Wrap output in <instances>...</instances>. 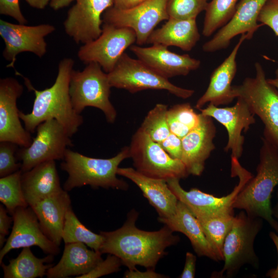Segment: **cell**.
<instances>
[{
    "mask_svg": "<svg viewBox=\"0 0 278 278\" xmlns=\"http://www.w3.org/2000/svg\"><path fill=\"white\" fill-rule=\"evenodd\" d=\"M267 0H240L230 21L213 37L204 43L202 49L213 53L226 48L235 36L246 34L251 39L255 32L263 25L258 24L259 14Z\"/></svg>",
    "mask_w": 278,
    "mask_h": 278,
    "instance_id": "cell-19",
    "label": "cell"
},
{
    "mask_svg": "<svg viewBox=\"0 0 278 278\" xmlns=\"http://www.w3.org/2000/svg\"></svg>",
    "mask_w": 278,
    "mask_h": 278,
    "instance_id": "cell-51",
    "label": "cell"
},
{
    "mask_svg": "<svg viewBox=\"0 0 278 278\" xmlns=\"http://www.w3.org/2000/svg\"><path fill=\"white\" fill-rule=\"evenodd\" d=\"M268 82L278 90V77L267 79Z\"/></svg>",
    "mask_w": 278,
    "mask_h": 278,
    "instance_id": "cell-50",
    "label": "cell"
},
{
    "mask_svg": "<svg viewBox=\"0 0 278 278\" xmlns=\"http://www.w3.org/2000/svg\"><path fill=\"white\" fill-rule=\"evenodd\" d=\"M55 30L54 26L42 24L36 26L13 24L0 20V36L5 47L3 56L10 63L7 67L14 68L16 56L30 52L41 58L47 51L45 38Z\"/></svg>",
    "mask_w": 278,
    "mask_h": 278,
    "instance_id": "cell-14",
    "label": "cell"
},
{
    "mask_svg": "<svg viewBox=\"0 0 278 278\" xmlns=\"http://www.w3.org/2000/svg\"><path fill=\"white\" fill-rule=\"evenodd\" d=\"M277 201L274 207L272 208L273 215L278 222V189L276 194Z\"/></svg>",
    "mask_w": 278,
    "mask_h": 278,
    "instance_id": "cell-49",
    "label": "cell"
},
{
    "mask_svg": "<svg viewBox=\"0 0 278 278\" xmlns=\"http://www.w3.org/2000/svg\"><path fill=\"white\" fill-rule=\"evenodd\" d=\"M234 217V214L197 217L218 260L224 259L223 246L232 227Z\"/></svg>",
    "mask_w": 278,
    "mask_h": 278,
    "instance_id": "cell-30",
    "label": "cell"
},
{
    "mask_svg": "<svg viewBox=\"0 0 278 278\" xmlns=\"http://www.w3.org/2000/svg\"><path fill=\"white\" fill-rule=\"evenodd\" d=\"M62 238L65 244L83 243L97 251H99L103 241L101 234L92 232L79 221L72 207L66 214Z\"/></svg>",
    "mask_w": 278,
    "mask_h": 278,
    "instance_id": "cell-31",
    "label": "cell"
},
{
    "mask_svg": "<svg viewBox=\"0 0 278 278\" xmlns=\"http://www.w3.org/2000/svg\"><path fill=\"white\" fill-rule=\"evenodd\" d=\"M197 114L189 103L176 105L168 109L167 121L170 132L182 138L200 123Z\"/></svg>",
    "mask_w": 278,
    "mask_h": 278,
    "instance_id": "cell-33",
    "label": "cell"
},
{
    "mask_svg": "<svg viewBox=\"0 0 278 278\" xmlns=\"http://www.w3.org/2000/svg\"><path fill=\"white\" fill-rule=\"evenodd\" d=\"M74 61L70 58L61 60L58 65L57 78L51 86L38 90L26 77L16 71L24 79L26 86L33 92L35 97L30 113L19 112L24 127L30 133L34 132L41 123L55 119L60 123L72 137L83 124V117L74 109L70 95V83Z\"/></svg>",
    "mask_w": 278,
    "mask_h": 278,
    "instance_id": "cell-2",
    "label": "cell"
},
{
    "mask_svg": "<svg viewBox=\"0 0 278 278\" xmlns=\"http://www.w3.org/2000/svg\"><path fill=\"white\" fill-rule=\"evenodd\" d=\"M122 265L120 259L116 256L109 254L105 259L100 261L89 273L77 278H97L118 272Z\"/></svg>",
    "mask_w": 278,
    "mask_h": 278,
    "instance_id": "cell-39",
    "label": "cell"
},
{
    "mask_svg": "<svg viewBox=\"0 0 278 278\" xmlns=\"http://www.w3.org/2000/svg\"><path fill=\"white\" fill-rule=\"evenodd\" d=\"M22 173L20 170L0 179V201L11 216L18 208L29 206L22 190Z\"/></svg>",
    "mask_w": 278,
    "mask_h": 278,
    "instance_id": "cell-34",
    "label": "cell"
},
{
    "mask_svg": "<svg viewBox=\"0 0 278 278\" xmlns=\"http://www.w3.org/2000/svg\"><path fill=\"white\" fill-rule=\"evenodd\" d=\"M262 141L256 175L239 193L233 207L265 220L278 234V222L271 205L272 192L278 185V149L263 136Z\"/></svg>",
    "mask_w": 278,
    "mask_h": 278,
    "instance_id": "cell-3",
    "label": "cell"
},
{
    "mask_svg": "<svg viewBox=\"0 0 278 278\" xmlns=\"http://www.w3.org/2000/svg\"><path fill=\"white\" fill-rule=\"evenodd\" d=\"M200 38L196 19L182 20L169 18L161 27L154 29L147 43L175 46L184 51H190Z\"/></svg>",
    "mask_w": 278,
    "mask_h": 278,
    "instance_id": "cell-28",
    "label": "cell"
},
{
    "mask_svg": "<svg viewBox=\"0 0 278 278\" xmlns=\"http://www.w3.org/2000/svg\"><path fill=\"white\" fill-rule=\"evenodd\" d=\"M231 166L232 175L238 177L239 182L225 196L217 197L197 188L186 191L180 185L179 179H169L167 183L178 200L184 203L196 217L234 214L233 204L237 196L253 176L236 158L231 157Z\"/></svg>",
    "mask_w": 278,
    "mask_h": 278,
    "instance_id": "cell-10",
    "label": "cell"
},
{
    "mask_svg": "<svg viewBox=\"0 0 278 278\" xmlns=\"http://www.w3.org/2000/svg\"><path fill=\"white\" fill-rule=\"evenodd\" d=\"M108 75L111 87L131 93L146 90H165L182 99L188 98L194 93L193 90L173 84L141 60L134 59L126 53Z\"/></svg>",
    "mask_w": 278,
    "mask_h": 278,
    "instance_id": "cell-8",
    "label": "cell"
},
{
    "mask_svg": "<svg viewBox=\"0 0 278 278\" xmlns=\"http://www.w3.org/2000/svg\"><path fill=\"white\" fill-rule=\"evenodd\" d=\"M158 220L173 232H179L185 235L198 256L218 261L199 221L184 203L179 201L173 215L168 218L159 217Z\"/></svg>",
    "mask_w": 278,
    "mask_h": 278,
    "instance_id": "cell-27",
    "label": "cell"
},
{
    "mask_svg": "<svg viewBox=\"0 0 278 278\" xmlns=\"http://www.w3.org/2000/svg\"><path fill=\"white\" fill-rule=\"evenodd\" d=\"M108 73L95 62L88 64L82 71L72 72L70 95L74 110L78 114L88 107L103 113L109 123H114L117 112L110 100L111 88Z\"/></svg>",
    "mask_w": 278,
    "mask_h": 278,
    "instance_id": "cell-6",
    "label": "cell"
},
{
    "mask_svg": "<svg viewBox=\"0 0 278 278\" xmlns=\"http://www.w3.org/2000/svg\"><path fill=\"white\" fill-rule=\"evenodd\" d=\"M269 236L276 248L278 257V234L274 232H270ZM267 276L271 278H278V259L276 267L270 270L267 272Z\"/></svg>",
    "mask_w": 278,
    "mask_h": 278,
    "instance_id": "cell-46",
    "label": "cell"
},
{
    "mask_svg": "<svg viewBox=\"0 0 278 278\" xmlns=\"http://www.w3.org/2000/svg\"><path fill=\"white\" fill-rule=\"evenodd\" d=\"M146 0H113V7L119 9H130Z\"/></svg>",
    "mask_w": 278,
    "mask_h": 278,
    "instance_id": "cell-45",
    "label": "cell"
},
{
    "mask_svg": "<svg viewBox=\"0 0 278 278\" xmlns=\"http://www.w3.org/2000/svg\"><path fill=\"white\" fill-rule=\"evenodd\" d=\"M117 173L130 180L140 188L159 218H168L175 214L179 200L166 181L147 177L131 167H119Z\"/></svg>",
    "mask_w": 278,
    "mask_h": 278,
    "instance_id": "cell-23",
    "label": "cell"
},
{
    "mask_svg": "<svg viewBox=\"0 0 278 278\" xmlns=\"http://www.w3.org/2000/svg\"><path fill=\"white\" fill-rule=\"evenodd\" d=\"M208 0H168L167 11L169 18L196 19L205 10Z\"/></svg>",
    "mask_w": 278,
    "mask_h": 278,
    "instance_id": "cell-36",
    "label": "cell"
},
{
    "mask_svg": "<svg viewBox=\"0 0 278 278\" xmlns=\"http://www.w3.org/2000/svg\"><path fill=\"white\" fill-rule=\"evenodd\" d=\"M113 4V0H76L63 23L66 33L77 44L97 39L102 32L101 16Z\"/></svg>",
    "mask_w": 278,
    "mask_h": 278,
    "instance_id": "cell-16",
    "label": "cell"
},
{
    "mask_svg": "<svg viewBox=\"0 0 278 278\" xmlns=\"http://www.w3.org/2000/svg\"><path fill=\"white\" fill-rule=\"evenodd\" d=\"M216 132L213 118L201 114L199 125L182 138L181 160L189 175L199 176L202 173L206 161L215 148Z\"/></svg>",
    "mask_w": 278,
    "mask_h": 278,
    "instance_id": "cell-20",
    "label": "cell"
},
{
    "mask_svg": "<svg viewBox=\"0 0 278 278\" xmlns=\"http://www.w3.org/2000/svg\"><path fill=\"white\" fill-rule=\"evenodd\" d=\"M36 131V136L30 146L19 148L16 153L22 172L44 162L63 160L67 147L73 145L65 128L55 119L41 123Z\"/></svg>",
    "mask_w": 278,
    "mask_h": 278,
    "instance_id": "cell-11",
    "label": "cell"
},
{
    "mask_svg": "<svg viewBox=\"0 0 278 278\" xmlns=\"http://www.w3.org/2000/svg\"><path fill=\"white\" fill-rule=\"evenodd\" d=\"M167 47L155 44L149 47L132 45L130 49L137 59L167 79L186 76L199 67L200 60L192 58L188 54L173 53Z\"/></svg>",
    "mask_w": 278,
    "mask_h": 278,
    "instance_id": "cell-21",
    "label": "cell"
},
{
    "mask_svg": "<svg viewBox=\"0 0 278 278\" xmlns=\"http://www.w3.org/2000/svg\"><path fill=\"white\" fill-rule=\"evenodd\" d=\"M25 1L33 8L43 9L50 3V0H25Z\"/></svg>",
    "mask_w": 278,
    "mask_h": 278,
    "instance_id": "cell-48",
    "label": "cell"
},
{
    "mask_svg": "<svg viewBox=\"0 0 278 278\" xmlns=\"http://www.w3.org/2000/svg\"><path fill=\"white\" fill-rule=\"evenodd\" d=\"M0 13L12 17L19 24L27 23L21 12L19 0H0Z\"/></svg>",
    "mask_w": 278,
    "mask_h": 278,
    "instance_id": "cell-40",
    "label": "cell"
},
{
    "mask_svg": "<svg viewBox=\"0 0 278 278\" xmlns=\"http://www.w3.org/2000/svg\"><path fill=\"white\" fill-rule=\"evenodd\" d=\"M23 85L14 78L0 80V142H10L28 147L33 138L20 121L16 101L23 94Z\"/></svg>",
    "mask_w": 278,
    "mask_h": 278,
    "instance_id": "cell-17",
    "label": "cell"
},
{
    "mask_svg": "<svg viewBox=\"0 0 278 278\" xmlns=\"http://www.w3.org/2000/svg\"><path fill=\"white\" fill-rule=\"evenodd\" d=\"M246 39V34H241L230 55L214 70L206 90L196 103V109L200 110L206 103L216 106L228 105L235 98L232 82L237 72L236 59L241 45Z\"/></svg>",
    "mask_w": 278,
    "mask_h": 278,
    "instance_id": "cell-22",
    "label": "cell"
},
{
    "mask_svg": "<svg viewBox=\"0 0 278 278\" xmlns=\"http://www.w3.org/2000/svg\"><path fill=\"white\" fill-rule=\"evenodd\" d=\"M68 192L64 189L48 197L31 207L45 235L60 246L66 214L72 207Z\"/></svg>",
    "mask_w": 278,
    "mask_h": 278,
    "instance_id": "cell-26",
    "label": "cell"
},
{
    "mask_svg": "<svg viewBox=\"0 0 278 278\" xmlns=\"http://www.w3.org/2000/svg\"><path fill=\"white\" fill-rule=\"evenodd\" d=\"M54 260V255H48L44 258H38L30 247L23 248L15 258L9 260L7 265L1 264L4 278H36L46 275L48 269L53 266L49 263Z\"/></svg>",
    "mask_w": 278,
    "mask_h": 278,
    "instance_id": "cell-29",
    "label": "cell"
},
{
    "mask_svg": "<svg viewBox=\"0 0 278 278\" xmlns=\"http://www.w3.org/2000/svg\"><path fill=\"white\" fill-rule=\"evenodd\" d=\"M136 42V34L132 29L103 23L100 35L81 46L78 57L85 63L99 64L106 73H109L126 49Z\"/></svg>",
    "mask_w": 278,
    "mask_h": 278,
    "instance_id": "cell-12",
    "label": "cell"
},
{
    "mask_svg": "<svg viewBox=\"0 0 278 278\" xmlns=\"http://www.w3.org/2000/svg\"><path fill=\"white\" fill-rule=\"evenodd\" d=\"M155 269H147L145 271H140L137 269L127 270L124 277L126 278H163L166 277L164 275L158 273L154 271Z\"/></svg>",
    "mask_w": 278,
    "mask_h": 278,
    "instance_id": "cell-44",
    "label": "cell"
},
{
    "mask_svg": "<svg viewBox=\"0 0 278 278\" xmlns=\"http://www.w3.org/2000/svg\"><path fill=\"white\" fill-rule=\"evenodd\" d=\"M129 151L135 169L147 177L167 181L189 175L181 160L171 157L140 128L132 136Z\"/></svg>",
    "mask_w": 278,
    "mask_h": 278,
    "instance_id": "cell-9",
    "label": "cell"
},
{
    "mask_svg": "<svg viewBox=\"0 0 278 278\" xmlns=\"http://www.w3.org/2000/svg\"><path fill=\"white\" fill-rule=\"evenodd\" d=\"M168 106L157 104L145 117L140 127L153 141L159 143L171 133L167 121Z\"/></svg>",
    "mask_w": 278,
    "mask_h": 278,
    "instance_id": "cell-35",
    "label": "cell"
},
{
    "mask_svg": "<svg viewBox=\"0 0 278 278\" xmlns=\"http://www.w3.org/2000/svg\"><path fill=\"white\" fill-rule=\"evenodd\" d=\"M196 256L187 252L186 254L185 265L179 277L194 278L195 275Z\"/></svg>",
    "mask_w": 278,
    "mask_h": 278,
    "instance_id": "cell-43",
    "label": "cell"
},
{
    "mask_svg": "<svg viewBox=\"0 0 278 278\" xmlns=\"http://www.w3.org/2000/svg\"><path fill=\"white\" fill-rule=\"evenodd\" d=\"M262 225L263 219L248 215L244 211L235 216L223 246V268L214 276L231 277L246 264L258 267V258L254 249V242Z\"/></svg>",
    "mask_w": 278,
    "mask_h": 278,
    "instance_id": "cell-7",
    "label": "cell"
},
{
    "mask_svg": "<svg viewBox=\"0 0 278 278\" xmlns=\"http://www.w3.org/2000/svg\"><path fill=\"white\" fill-rule=\"evenodd\" d=\"M130 157L128 146L109 159L91 158L67 148L60 164L61 169L68 174L63 188L68 192L76 187L90 185L94 188L127 190L128 184L116 175L120 163Z\"/></svg>",
    "mask_w": 278,
    "mask_h": 278,
    "instance_id": "cell-4",
    "label": "cell"
},
{
    "mask_svg": "<svg viewBox=\"0 0 278 278\" xmlns=\"http://www.w3.org/2000/svg\"><path fill=\"white\" fill-rule=\"evenodd\" d=\"M258 22L268 26L278 36V0H267L259 14ZM275 75L278 77V67Z\"/></svg>",
    "mask_w": 278,
    "mask_h": 278,
    "instance_id": "cell-38",
    "label": "cell"
},
{
    "mask_svg": "<svg viewBox=\"0 0 278 278\" xmlns=\"http://www.w3.org/2000/svg\"><path fill=\"white\" fill-rule=\"evenodd\" d=\"M12 216V231L0 251V264L6 254L15 249L37 246L48 255L58 254L59 246L45 235L36 213L30 206L18 208Z\"/></svg>",
    "mask_w": 278,
    "mask_h": 278,
    "instance_id": "cell-15",
    "label": "cell"
},
{
    "mask_svg": "<svg viewBox=\"0 0 278 278\" xmlns=\"http://www.w3.org/2000/svg\"><path fill=\"white\" fill-rule=\"evenodd\" d=\"M239 0H212L205 9L202 29L204 37L211 36L225 25L234 14Z\"/></svg>",
    "mask_w": 278,
    "mask_h": 278,
    "instance_id": "cell-32",
    "label": "cell"
},
{
    "mask_svg": "<svg viewBox=\"0 0 278 278\" xmlns=\"http://www.w3.org/2000/svg\"><path fill=\"white\" fill-rule=\"evenodd\" d=\"M9 213L3 205H0V247L2 248L7 239L6 236L9 233V229L13 222V217L8 215Z\"/></svg>",
    "mask_w": 278,
    "mask_h": 278,
    "instance_id": "cell-42",
    "label": "cell"
},
{
    "mask_svg": "<svg viewBox=\"0 0 278 278\" xmlns=\"http://www.w3.org/2000/svg\"><path fill=\"white\" fill-rule=\"evenodd\" d=\"M21 185L26 201L30 207L64 189L61 186L55 161L43 162L22 172Z\"/></svg>",
    "mask_w": 278,
    "mask_h": 278,
    "instance_id": "cell-24",
    "label": "cell"
},
{
    "mask_svg": "<svg viewBox=\"0 0 278 278\" xmlns=\"http://www.w3.org/2000/svg\"><path fill=\"white\" fill-rule=\"evenodd\" d=\"M235 104L229 107L221 108L211 103L200 110L203 115L215 119L226 129L228 141L224 147L227 152H231V157L239 159L244 151L245 137L250 126L255 123V115L245 101L237 97Z\"/></svg>",
    "mask_w": 278,
    "mask_h": 278,
    "instance_id": "cell-18",
    "label": "cell"
},
{
    "mask_svg": "<svg viewBox=\"0 0 278 278\" xmlns=\"http://www.w3.org/2000/svg\"><path fill=\"white\" fill-rule=\"evenodd\" d=\"M159 144L171 157L181 160L182 152V138L170 133L165 139Z\"/></svg>",
    "mask_w": 278,
    "mask_h": 278,
    "instance_id": "cell-41",
    "label": "cell"
},
{
    "mask_svg": "<svg viewBox=\"0 0 278 278\" xmlns=\"http://www.w3.org/2000/svg\"><path fill=\"white\" fill-rule=\"evenodd\" d=\"M74 0H50V7L55 10H57L68 6Z\"/></svg>",
    "mask_w": 278,
    "mask_h": 278,
    "instance_id": "cell-47",
    "label": "cell"
},
{
    "mask_svg": "<svg viewBox=\"0 0 278 278\" xmlns=\"http://www.w3.org/2000/svg\"><path fill=\"white\" fill-rule=\"evenodd\" d=\"M255 76L233 85V93L259 117L264 125L263 137L278 149V90L268 82L260 63H255Z\"/></svg>",
    "mask_w": 278,
    "mask_h": 278,
    "instance_id": "cell-5",
    "label": "cell"
},
{
    "mask_svg": "<svg viewBox=\"0 0 278 278\" xmlns=\"http://www.w3.org/2000/svg\"><path fill=\"white\" fill-rule=\"evenodd\" d=\"M168 0H146L128 9L121 10L113 6L102 15L103 23L116 27L132 29L136 36L138 45L147 43L155 27L169 18L167 11Z\"/></svg>",
    "mask_w": 278,
    "mask_h": 278,
    "instance_id": "cell-13",
    "label": "cell"
},
{
    "mask_svg": "<svg viewBox=\"0 0 278 278\" xmlns=\"http://www.w3.org/2000/svg\"><path fill=\"white\" fill-rule=\"evenodd\" d=\"M79 242L65 244L60 260L49 268L46 276L48 278H65L85 274L103 259L102 253Z\"/></svg>",
    "mask_w": 278,
    "mask_h": 278,
    "instance_id": "cell-25",
    "label": "cell"
},
{
    "mask_svg": "<svg viewBox=\"0 0 278 278\" xmlns=\"http://www.w3.org/2000/svg\"><path fill=\"white\" fill-rule=\"evenodd\" d=\"M138 216L136 211L132 210L121 227L113 231H100L103 241L99 251L116 256L129 270L136 269L137 265L155 269L167 254L166 249L177 244L180 238L166 225L155 231L138 229L135 225Z\"/></svg>",
    "mask_w": 278,
    "mask_h": 278,
    "instance_id": "cell-1",
    "label": "cell"
},
{
    "mask_svg": "<svg viewBox=\"0 0 278 278\" xmlns=\"http://www.w3.org/2000/svg\"><path fill=\"white\" fill-rule=\"evenodd\" d=\"M17 144L10 142H0V177L13 173L21 169V163L18 162L16 153Z\"/></svg>",
    "mask_w": 278,
    "mask_h": 278,
    "instance_id": "cell-37",
    "label": "cell"
}]
</instances>
